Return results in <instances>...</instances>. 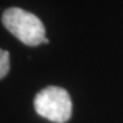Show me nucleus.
<instances>
[{
	"instance_id": "nucleus-3",
	"label": "nucleus",
	"mask_w": 123,
	"mask_h": 123,
	"mask_svg": "<svg viewBox=\"0 0 123 123\" xmlns=\"http://www.w3.org/2000/svg\"><path fill=\"white\" fill-rule=\"evenodd\" d=\"M9 70V53L1 50L0 53V77L4 78Z\"/></svg>"
},
{
	"instance_id": "nucleus-2",
	"label": "nucleus",
	"mask_w": 123,
	"mask_h": 123,
	"mask_svg": "<svg viewBox=\"0 0 123 123\" xmlns=\"http://www.w3.org/2000/svg\"><path fill=\"white\" fill-rule=\"evenodd\" d=\"M34 108L43 118L55 123H65L72 116V99L65 89L47 87L35 96Z\"/></svg>"
},
{
	"instance_id": "nucleus-1",
	"label": "nucleus",
	"mask_w": 123,
	"mask_h": 123,
	"mask_svg": "<svg viewBox=\"0 0 123 123\" xmlns=\"http://www.w3.org/2000/svg\"><path fill=\"white\" fill-rule=\"evenodd\" d=\"M1 20L4 26L26 45L35 47L40 43H48L45 28L34 14L19 8H10L4 12Z\"/></svg>"
}]
</instances>
